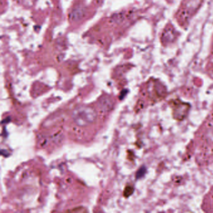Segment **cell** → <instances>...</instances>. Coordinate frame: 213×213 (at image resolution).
Here are the masks:
<instances>
[{"label":"cell","instance_id":"obj_3","mask_svg":"<svg viewBox=\"0 0 213 213\" xmlns=\"http://www.w3.org/2000/svg\"><path fill=\"white\" fill-rule=\"evenodd\" d=\"M133 192V187H130V186H128L126 187V188H125L124 190V195L125 197H129L130 195L132 194Z\"/></svg>","mask_w":213,"mask_h":213},{"label":"cell","instance_id":"obj_2","mask_svg":"<svg viewBox=\"0 0 213 213\" xmlns=\"http://www.w3.org/2000/svg\"><path fill=\"white\" fill-rule=\"evenodd\" d=\"M98 105L99 109L104 112H109L114 106V103L112 99L108 96L100 98Z\"/></svg>","mask_w":213,"mask_h":213},{"label":"cell","instance_id":"obj_4","mask_svg":"<svg viewBox=\"0 0 213 213\" xmlns=\"http://www.w3.org/2000/svg\"><path fill=\"white\" fill-rule=\"evenodd\" d=\"M145 172H146L145 168H141L137 172L136 178H140L141 177H142L143 175L145 174Z\"/></svg>","mask_w":213,"mask_h":213},{"label":"cell","instance_id":"obj_1","mask_svg":"<svg viewBox=\"0 0 213 213\" xmlns=\"http://www.w3.org/2000/svg\"><path fill=\"white\" fill-rule=\"evenodd\" d=\"M97 118L96 111L92 107L81 105L72 112V119L79 126H87L93 123Z\"/></svg>","mask_w":213,"mask_h":213}]
</instances>
